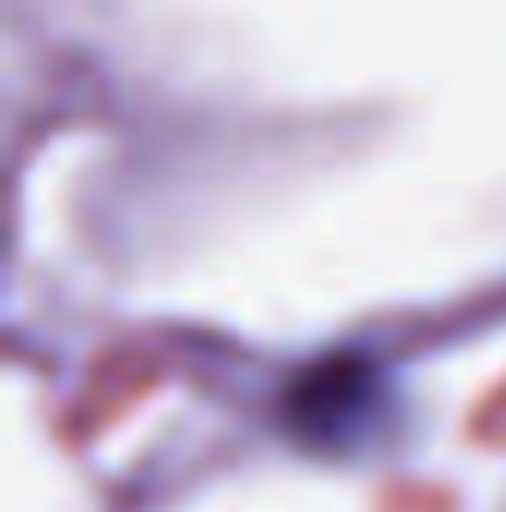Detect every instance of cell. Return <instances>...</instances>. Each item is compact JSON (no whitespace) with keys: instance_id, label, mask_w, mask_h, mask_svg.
I'll list each match as a JSON object with an SVG mask.
<instances>
[{"instance_id":"cell-1","label":"cell","mask_w":506,"mask_h":512,"mask_svg":"<svg viewBox=\"0 0 506 512\" xmlns=\"http://www.w3.org/2000/svg\"><path fill=\"white\" fill-rule=\"evenodd\" d=\"M381 417H387V376L358 352L310 364L286 393V429L322 453H352L381 429Z\"/></svg>"}]
</instances>
